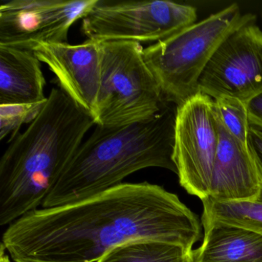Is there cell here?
Here are the masks:
<instances>
[{"label":"cell","mask_w":262,"mask_h":262,"mask_svg":"<svg viewBox=\"0 0 262 262\" xmlns=\"http://www.w3.org/2000/svg\"><path fill=\"white\" fill-rule=\"evenodd\" d=\"M94 125L60 88L52 89L37 117L0 159V225L42 205Z\"/></svg>","instance_id":"2"},{"label":"cell","mask_w":262,"mask_h":262,"mask_svg":"<svg viewBox=\"0 0 262 262\" xmlns=\"http://www.w3.org/2000/svg\"><path fill=\"white\" fill-rule=\"evenodd\" d=\"M219 140L212 98L199 93L178 106L173 159L180 185L202 201L210 195Z\"/></svg>","instance_id":"7"},{"label":"cell","mask_w":262,"mask_h":262,"mask_svg":"<svg viewBox=\"0 0 262 262\" xmlns=\"http://www.w3.org/2000/svg\"><path fill=\"white\" fill-rule=\"evenodd\" d=\"M193 250L152 239H139L119 245L97 262H194Z\"/></svg>","instance_id":"14"},{"label":"cell","mask_w":262,"mask_h":262,"mask_svg":"<svg viewBox=\"0 0 262 262\" xmlns=\"http://www.w3.org/2000/svg\"><path fill=\"white\" fill-rule=\"evenodd\" d=\"M248 148L262 180V130L250 126Z\"/></svg>","instance_id":"18"},{"label":"cell","mask_w":262,"mask_h":262,"mask_svg":"<svg viewBox=\"0 0 262 262\" xmlns=\"http://www.w3.org/2000/svg\"><path fill=\"white\" fill-rule=\"evenodd\" d=\"M33 50L54 73L59 88L95 119L100 88V42L41 43Z\"/></svg>","instance_id":"10"},{"label":"cell","mask_w":262,"mask_h":262,"mask_svg":"<svg viewBox=\"0 0 262 262\" xmlns=\"http://www.w3.org/2000/svg\"><path fill=\"white\" fill-rule=\"evenodd\" d=\"M202 222L157 185L122 183L80 202L31 211L9 225L2 244L16 262H97L131 241L193 250Z\"/></svg>","instance_id":"1"},{"label":"cell","mask_w":262,"mask_h":262,"mask_svg":"<svg viewBox=\"0 0 262 262\" xmlns=\"http://www.w3.org/2000/svg\"><path fill=\"white\" fill-rule=\"evenodd\" d=\"M203 242L194 262H262V234L217 221L201 219Z\"/></svg>","instance_id":"13"},{"label":"cell","mask_w":262,"mask_h":262,"mask_svg":"<svg viewBox=\"0 0 262 262\" xmlns=\"http://www.w3.org/2000/svg\"><path fill=\"white\" fill-rule=\"evenodd\" d=\"M202 202V219L217 221L262 234V180L258 194L249 200L225 202L208 197Z\"/></svg>","instance_id":"15"},{"label":"cell","mask_w":262,"mask_h":262,"mask_svg":"<svg viewBox=\"0 0 262 262\" xmlns=\"http://www.w3.org/2000/svg\"><path fill=\"white\" fill-rule=\"evenodd\" d=\"M216 114L225 129L248 146L250 130L247 104L239 99L222 96L214 99Z\"/></svg>","instance_id":"16"},{"label":"cell","mask_w":262,"mask_h":262,"mask_svg":"<svg viewBox=\"0 0 262 262\" xmlns=\"http://www.w3.org/2000/svg\"><path fill=\"white\" fill-rule=\"evenodd\" d=\"M101 81L96 125L119 127L145 122L168 103L134 41L100 42Z\"/></svg>","instance_id":"5"},{"label":"cell","mask_w":262,"mask_h":262,"mask_svg":"<svg viewBox=\"0 0 262 262\" xmlns=\"http://www.w3.org/2000/svg\"><path fill=\"white\" fill-rule=\"evenodd\" d=\"M247 108L250 125L262 130V93L250 100Z\"/></svg>","instance_id":"19"},{"label":"cell","mask_w":262,"mask_h":262,"mask_svg":"<svg viewBox=\"0 0 262 262\" xmlns=\"http://www.w3.org/2000/svg\"><path fill=\"white\" fill-rule=\"evenodd\" d=\"M177 108L168 103L151 119L131 125H96L66 167L42 208L93 197L144 168H165L177 174L173 159Z\"/></svg>","instance_id":"3"},{"label":"cell","mask_w":262,"mask_h":262,"mask_svg":"<svg viewBox=\"0 0 262 262\" xmlns=\"http://www.w3.org/2000/svg\"><path fill=\"white\" fill-rule=\"evenodd\" d=\"M47 102V101H46ZM46 102L34 104L0 105V139L12 135L13 139L20 127L31 123L40 113Z\"/></svg>","instance_id":"17"},{"label":"cell","mask_w":262,"mask_h":262,"mask_svg":"<svg viewBox=\"0 0 262 262\" xmlns=\"http://www.w3.org/2000/svg\"><path fill=\"white\" fill-rule=\"evenodd\" d=\"M237 4L144 49V59L167 103L179 105L199 93V81L221 44L237 29L255 22Z\"/></svg>","instance_id":"4"},{"label":"cell","mask_w":262,"mask_h":262,"mask_svg":"<svg viewBox=\"0 0 262 262\" xmlns=\"http://www.w3.org/2000/svg\"><path fill=\"white\" fill-rule=\"evenodd\" d=\"M219 125L220 140L209 197L225 202L253 199L261 185L254 159L248 146L233 137L219 120Z\"/></svg>","instance_id":"11"},{"label":"cell","mask_w":262,"mask_h":262,"mask_svg":"<svg viewBox=\"0 0 262 262\" xmlns=\"http://www.w3.org/2000/svg\"><path fill=\"white\" fill-rule=\"evenodd\" d=\"M97 0H10L0 4V46L31 50L41 43H65L72 26Z\"/></svg>","instance_id":"8"},{"label":"cell","mask_w":262,"mask_h":262,"mask_svg":"<svg viewBox=\"0 0 262 262\" xmlns=\"http://www.w3.org/2000/svg\"><path fill=\"white\" fill-rule=\"evenodd\" d=\"M41 62L33 50L0 46V105L47 100Z\"/></svg>","instance_id":"12"},{"label":"cell","mask_w":262,"mask_h":262,"mask_svg":"<svg viewBox=\"0 0 262 262\" xmlns=\"http://www.w3.org/2000/svg\"><path fill=\"white\" fill-rule=\"evenodd\" d=\"M199 89L213 99L228 96L246 104L262 93V31L255 22L223 41L202 73Z\"/></svg>","instance_id":"9"},{"label":"cell","mask_w":262,"mask_h":262,"mask_svg":"<svg viewBox=\"0 0 262 262\" xmlns=\"http://www.w3.org/2000/svg\"><path fill=\"white\" fill-rule=\"evenodd\" d=\"M194 7L171 1L97 0L82 32L96 42H159L195 24Z\"/></svg>","instance_id":"6"},{"label":"cell","mask_w":262,"mask_h":262,"mask_svg":"<svg viewBox=\"0 0 262 262\" xmlns=\"http://www.w3.org/2000/svg\"><path fill=\"white\" fill-rule=\"evenodd\" d=\"M6 249L4 245H1V254H0V262H11L10 257L6 254Z\"/></svg>","instance_id":"20"}]
</instances>
